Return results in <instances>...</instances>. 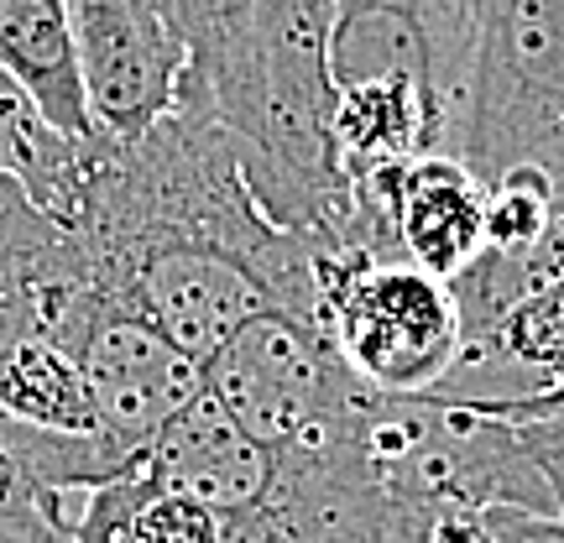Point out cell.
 Masks as SVG:
<instances>
[{
  "mask_svg": "<svg viewBox=\"0 0 564 543\" xmlns=\"http://www.w3.org/2000/svg\"><path fill=\"white\" fill-rule=\"evenodd\" d=\"M74 230L105 287L199 366L262 314L314 319L308 241L257 209L236 137L194 79L141 141H100Z\"/></svg>",
  "mask_w": 564,
  "mask_h": 543,
  "instance_id": "obj_1",
  "label": "cell"
},
{
  "mask_svg": "<svg viewBox=\"0 0 564 543\" xmlns=\"http://www.w3.org/2000/svg\"><path fill=\"white\" fill-rule=\"evenodd\" d=\"M329 0H251V89L230 126L251 199L282 236L345 246L350 183L335 152Z\"/></svg>",
  "mask_w": 564,
  "mask_h": 543,
  "instance_id": "obj_2",
  "label": "cell"
},
{
  "mask_svg": "<svg viewBox=\"0 0 564 543\" xmlns=\"http://www.w3.org/2000/svg\"><path fill=\"white\" fill-rule=\"evenodd\" d=\"M314 324L377 398H429L460 356L449 282L361 246H308Z\"/></svg>",
  "mask_w": 564,
  "mask_h": 543,
  "instance_id": "obj_3",
  "label": "cell"
},
{
  "mask_svg": "<svg viewBox=\"0 0 564 543\" xmlns=\"http://www.w3.org/2000/svg\"><path fill=\"white\" fill-rule=\"evenodd\" d=\"M455 158L481 183L564 167V0H470V74Z\"/></svg>",
  "mask_w": 564,
  "mask_h": 543,
  "instance_id": "obj_4",
  "label": "cell"
},
{
  "mask_svg": "<svg viewBox=\"0 0 564 543\" xmlns=\"http://www.w3.org/2000/svg\"><path fill=\"white\" fill-rule=\"evenodd\" d=\"M204 398L262 444L272 460H308L340 449L366 387L345 371L335 345L303 314H262L241 324L199 366Z\"/></svg>",
  "mask_w": 564,
  "mask_h": 543,
  "instance_id": "obj_5",
  "label": "cell"
},
{
  "mask_svg": "<svg viewBox=\"0 0 564 543\" xmlns=\"http://www.w3.org/2000/svg\"><path fill=\"white\" fill-rule=\"evenodd\" d=\"M95 137L131 146L178 105L188 47L152 0H68Z\"/></svg>",
  "mask_w": 564,
  "mask_h": 543,
  "instance_id": "obj_6",
  "label": "cell"
},
{
  "mask_svg": "<svg viewBox=\"0 0 564 543\" xmlns=\"http://www.w3.org/2000/svg\"><path fill=\"white\" fill-rule=\"evenodd\" d=\"M110 303L121 298L105 287L79 230L32 209L17 183L0 178V345L42 340L74 356Z\"/></svg>",
  "mask_w": 564,
  "mask_h": 543,
  "instance_id": "obj_7",
  "label": "cell"
},
{
  "mask_svg": "<svg viewBox=\"0 0 564 543\" xmlns=\"http://www.w3.org/2000/svg\"><path fill=\"white\" fill-rule=\"evenodd\" d=\"M74 361H79V377L89 387L95 434L137 465L147 455V444L204 392L199 361H188L178 345L162 340L126 303H110L89 324Z\"/></svg>",
  "mask_w": 564,
  "mask_h": 543,
  "instance_id": "obj_8",
  "label": "cell"
},
{
  "mask_svg": "<svg viewBox=\"0 0 564 543\" xmlns=\"http://www.w3.org/2000/svg\"><path fill=\"white\" fill-rule=\"evenodd\" d=\"M137 460L95 434H42L0 419V543H79L89 497Z\"/></svg>",
  "mask_w": 564,
  "mask_h": 543,
  "instance_id": "obj_9",
  "label": "cell"
},
{
  "mask_svg": "<svg viewBox=\"0 0 564 543\" xmlns=\"http://www.w3.org/2000/svg\"><path fill=\"white\" fill-rule=\"evenodd\" d=\"M137 470L147 481L204 502L209 512H220V518L251 512L278 486V460L267 455L262 444L246 439L204 392L162 428L158 439L147 444Z\"/></svg>",
  "mask_w": 564,
  "mask_h": 543,
  "instance_id": "obj_10",
  "label": "cell"
},
{
  "mask_svg": "<svg viewBox=\"0 0 564 543\" xmlns=\"http://www.w3.org/2000/svg\"><path fill=\"white\" fill-rule=\"evenodd\" d=\"M0 74L37 105L63 137L100 141L79 84L68 0H0Z\"/></svg>",
  "mask_w": 564,
  "mask_h": 543,
  "instance_id": "obj_11",
  "label": "cell"
},
{
  "mask_svg": "<svg viewBox=\"0 0 564 543\" xmlns=\"http://www.w3.org/2000/svg\"><path fill=\"white\" fill-rule=\"evenodd\" d=\"M100 158V141H74L0 74V178L17 183L26 204L74 225L84 204L89 167Z\"/></svg>",
  "mask_w": 564,
  "mask_h": 543,
  "instance_id": "obj_12",
  "label": "cell"
},
{
  "mask_svg": "<svg viewBox=\"0 0 564 543\" xmlns=\"http://www.w3.org/2000/svg\"><path fill=\"white\" fill-rule=\"evenodd\" d=\"M188 47V79L199 84L225 131L241 121L251 89V0H152Z\"/></svg>",
  "mask_w": 564,
  "mask_h": 543,
  "instance_id": "obj_13",
  "label": "cell"
},
{
  "mask_svg": "<svg viewBox=\"0 0 564 543\" xmlns=\"http://www.w3.org/2000/svg\"><path fill=\"white\" fill-rule=\"evenodd\" d=\"M0 419L42 434H95V408L79 361L42 340L0 345Z\"/></svg>",
  "mask_w": 564,
  "mask_h": 543,
  "instance_id": "obj_14",
  "label": "cell"
},
{
  "mask_svg": "<svg viewBox=\"0 0 564 543\" xmlns=\"http://www.w3.org/2000/svg\"><path fill=\"white\" fill-rule=\"evenodd\" d=\"M481 543H564V518L528 512V507H491Z\"/></svg>",
  "mask_w": 564,
  "mask_h": 543,
  "instance_id": "obj_15",
  "label": "cell"
},
{
  "mask_svg": "<svg viewBox=\"0 0 564 543\" xmlns=\"http://www.w3.org/2000/svg\"><path fill=\"white\" fill-rule=\"evenodd\" d=\"M523 428L528 449H533V460L544 470L549 491H554V512L564 518V419H549V423H518Z\"/></svg>",
  "mask_w": 564,
  "mask_h": 543,
  "instance_id": "obj_16",
  "label": "cell"
}]
</instances>
